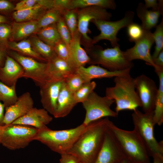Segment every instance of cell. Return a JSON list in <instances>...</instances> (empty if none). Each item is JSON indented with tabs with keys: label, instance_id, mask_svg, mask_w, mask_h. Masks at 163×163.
Instances as JSON below:
<instances>
[{
	"label": "cell",
	"instance_id": "cell-6",
	"mask_svg": "<svg viewBox=\"0 0 163 163\" xmlns=\"http://www.w3.org/2000/svg\"><path fill=\"white\" fill-rule=\"evenodd\" d=\"M132 114L134 129L144 144L150 156L155 154L163 155V142H158L154 134L155 125L153 120V113H142L137 109Z\"/></svg>",
	"mask_w": 163,
	"mask_h": 163
},
{
	"label": "cell",
	"instance_id": "cell-9",
	"mask_svg": "<svg viewBox=\"0 0 163 163\" xmlns=\"http://www.w3.org/2000/svg\"><path fill=\"white\" fill-rule=\"evenodd\" d=\"M134 13L131 11H126L122 19L115 21L104 20H92L93 23L100 31L99 35L94 37L93 45L102 40L109 41L113 47L118 45L120 39L117 36L118 31L122 28L127 27L133 22Z\"/></svg>",
	"mask_w": 163,
	"mask_h": 163
},
{
	"label": "cell",
	"instance_id": "cell-49",
	"mask_svg": "<svg viewBox=\"0 0 163 163\" xmlns=\"http://www.w3.org/2000/svg\"><path fill=\"white\" fill-rule=\"evenodd\" d=\"M4 50L0 47V65L2 63L4 57Z\"/></svg>",
	"mask_w": 163,
	"mask_h": 163
},
{
	"label": "cell",
	"instance_id": "cell-2",
	"mask_svg": "<svg viewBox=\"0 0 163 163\" xmlns=\"http://www.w3.org/2000/svg\"><path fill=\"white\" fill-rule=\"evenodd\" d=\"M107 126L130 163H150V156L136 131L120 128L108 119Z\"/></svg>",
	"mask_w": 163,
	"mask_h": 163
},
{
	"label": "cell",
	"instance_id": "cell-43",
	"mask_svg": "<svg viewBox=\"0 0 163 163\" xmlns=\"http://www.w3.org/2000/svg\"><path fill=\"white\" fill-rule=\"evenodd\" d=\"M38 5L48 10L54 8V0H37Z\"/></svg>",
	"mask_w": 163,
	"mask_h": 163
},
{
	"label": "cell",
	"instance_id": "cell-23",
	"mask_svg": "<svg viewBox=\"0 0 163 163\" xmlns=\"http://www.w3.org/2000/svg\"><path fill=\"white\" fill-rule=\"evenodd\" d=\"M163 12L159 9L157 11L148 10L144 4L139 3L136 8V13L142 22L141 26L145 30H151L156 27L161 14Z\"/></svg>",
	"mask_w": 163,
	"mask_h": 163
},
{
	"label": "cell",
	"instance_id": "cell-27",
	"mask_svg": "<svg viewBox=\"0 0 163 163\" xmlns=\"http://www.w3.org/2000/svg\"><path fill=\"white\" fill-rule=\"evenodd\" d=\"M7 46L10 49L24 54V56L46 62H48L32 47L30 40H24L19 42L14 41L8 42Z\"/></svg>",
	"mask_w": 163,
	"mask_h": 163
},
{
	"label": "cell",
	"instance_id": "cell-48",
	"mask_svg": "<svg viewBox=\"0 0 163 163\" xmlns=\"http://www.w3.org/2000/svg\"><path fill=\"white\" fill-rule=\"evenodd\" d=\"M152 158L153 163H163V155L155 154Z\"/></svg>",
	"mask_w": 163,
	"mask_h": 163
},
{
	"label": "cell",
	"instance_id": "cell-40",
	"mask_svg": "<svg viewBox=\"0 0 163 163\" xmlns=\"http://www.w3.org/2000/svg\"><path fill=\"white\" fill-rule=\"evenodd\" d=\"M11 27L5 23H0V44L7 46L8 40L11 34Z\"/></svg>",
	"mask_w": 163,
	"mask_h": 163
},
{
	"label": "cell",
	"instance_id": "cell-15",
	"mask_svg": "<svg viewBox=\"0 0 163 163\" xmlns=\"http://www.w3.org/2000/svg\"><path fill=\"white\" fill-rule=\"evenodd\" d=\"M64 81L51 80L40 88L41 102L43 108L53 116L58 97Z\"/></svg>",
	"mask_w": 163,
	"mask_h": 163
},
{
	"label": "cell",
	"instance_id": "cell-13",
	"mask_svg": "<svg viewBox=\"0 0 163 163\" xmlns=\"http://www.w3.org/2000/svg\"><path fill=\"white\" fill-rule=\"evenodd\" d=\"M154 42L153 36L151 30H144L143 36L135 42L134 46L123 51L124 55L129 61L141 60L145 61L147 64L153 66L155 70H157L161 68L154 64L150 53L151 49Z\"/></svg>",
	"mask_w": 163,
	"mask_h": 163
},
{
	"label": "cell",
	"instance_id": "cell-8",
	"mask_svg": "<svg viewBox=\"0 0 163 163\" xmlns=\"http://www.w3.org/2000/svg\"><path fill=\"white\" fill-rule=\"evenodd\" d=\"M115 101L106 96L101 97L93 91L82 103L86 111L82 124L87 126L96 120L107 117H116L117 115L110 107Z\"/></svg>",
	"mask_w": 163,
	"mask_h": 163
},
{
	"label": "cell",
	"instance_id": "cell-21",
	"mask_svg": "<svg viewBox=\"0 0 163 163\" xmlns=\"http://www.w3.org/2000/svg\"><path fill=\"white\" fill-rule=\"evenodd\" d=\"M47 63L48 72L51 80L64 81L76 72L77 69L72 64L57 56Z\"/></svg>",
	"mask_w": 163,
	"mask_h": 163
},
{
	"label": "cell",
	"instance_id": "cell-12",
	"mask_svg": "<svg viewBox=\"0 0 163 163\" xmlns=\"http://www.w3.org/2000/svg\"><path fill=\"white\" fill-rule=\"evenodd\" d=\"M134 80L144 113H153L158 91L155 82L144 74L137 76Z\"/></svg>",
	"mask_w": 163,
	"mask_h": 163
},
{
	"label": "cell",
	"instance_id": "cell-34",
	"mask_svg": "<svg viewBox=\"0 0 163 163\" xmlns=\"http://www.w3.org/2000/svg\"><path fill=\"white\" fill-rule=\"evenodd\" d=\"M96 86V83L94 81L85 82L74 93L75 100L77 104L82 103L94 91Z\"/></svg>",
	"mask_w": 163,
	"mask_h": 163
},
{
	"label": "cell",
	"instance_id": "cell-41",
	"mask_svg": "<svg viewBox=\"0 0 163 163\" xmlns=\"http://www.w3.org/2000/svg\"><path fill=\"white\" fill-rule=\"evenodd\" d=\"M37 6H39L37 0H23L16 4L14 10L15 11H21Z\"/></svg>",
	"mask_w": 163,
	"mask_h": 163
},
{
	"label": "cell",
	"instance_id": "cell-35",
	"mask_svg": "<svg viewBox=\"0 0 163 163\" xmlns=\"http://www.w3.org/2000/svg\"><path fill=\"white\" fill-rule=\"evenodd\" d=\"M156 29L152 33L155 46L154 52L152 56V59L156 58L160 53L163 50V20L157 25Z\"/></svg>",
	"mask_w": 163,
	"mask_h": 163
},
{
	"label": "cell",
	"instance_id": "cell-4",
	"mask_svg": "<svg viewBox=\"0 0 163 163\" xmlns=\"http://www.w3.org/2000/svg\"><path fill=\"white\" fill-rule=\"evenodd\" d=\"M88 125L82 123L74 128L59 130H53L47 126L38 130L35 140L61 155L69 151Z\"/></svg>",
	"mask_w": 163,
	"mask_h": 163
},
{
	"label": "cell",
	"instance_id": "cell-1",
	"mask_svg": "<svg viewBox=\"0 0 163 163\" xmlns=\"http://www.w3.org/2000/svg\"><path fill=\"white\" fill-rule=\"evenodd\" d=\"M108 119L105 117L90 123L68 152L84 163H94L104 142Z\"/></svg>",
	"mask_w": 163,
	"mask_h": 163
},
{
	"label": "cell",
	"instance_id": "cell-3",
	"mask_svg": "<svg viewBox=\"0 0 163 163\" xmlns=\"http://www.w3.org/2000/svg\"><path fill=\"white\" fill-rule=\"evenodd\" d=\"M114 86L107 88L106 96L116 103L115 111L119 113L124 110H134L141 104L136 91L134 78L130 75L115 77Z\"/></svg>",
	"mask_w": 163,
	"mask_h": 163
},
{
	"label": "cell",
	"instance_id": "cell-36",
	"mask_svg": "<svg viewBox=\"0 0 163 163\" xmlns=\"http://www.w3.org/2000/svg\"><path fill=\"white\" fill-rule=\"evenodd\" d=\"M127 32L129 40L131 42H135L143 36L144 30L141 25L133 22L127 27Z\"/></svg>",
	"mask_w": 163,
	"mask_h": 163
},
{
	"label": "cell",
	"instance_id": "cell-42",
	"mask_svg": "<svg viewBox=\"0 0 163 163\" xmlns=\"http://www.w3.org/2000/svg\"><path fill=\"white\" fill-rule=\"evenodd\" d=\"M60 155L59 163H79L80 161L76 156L71 153L66 152Z\"/></svg>",
	"mask_w": 163,
	"mask_h": 163
},
{
	"label": "cell",
	"instance_id": "cell-26",
	"mask_svg": "<svg viewBox=\"0 0 163 163\" xmlns=\"http://www.w3.org/2000/svg\"><path fill=\"white\" fill-rule=\"evenodd\" d=\"M93 6L112 10L115 9L117 7L113 0H70L66 9H79Z\"/></svg>",
	"mask_w": 163,
	"mask_h": 163
},
{
	"label": "cell",
	"instance_id": "cell-5",
	"mask_svg": "<svg viewBox=\"0 0 163 163\" xmlns=\"http://www.w3.org/2000/svg\"><path fill=\"white\" fill-rule=\"evenodd\" d=\"M85 51L90 58L89 64L101 65L110 71L131 69L134 66L132 62L126 59L119 45L105 49L100 46L93 45Z\"/></svg>",
	"mask_w": 163,
	"mask_h": 163
},
{
	"label": "cell",
	"instance_id": "cell-33",
	"mask_svg": "<svg viewBox=\"0 0 163 163\" xmlns=\"http://www.w3.org/2000/svg\"><path fill=\"white\" fill-rule=\"evenodd\" d=\"M78 9H65L62 18L68 28L72 37L77 30Z\"/></svg>",
	"mask_w": 163,
	"mask_h": 163
},
{
	"label": "cell",
	"instance_id": "cell-22",
	"mask_svg": "<svg viewBox=\"0 0 163 163\" xmlns=\"http://www.w3.org/2000/svg\"><path fill=\"white\" fill-rule=\"evenodd\" d=\"M74 93L68 88L65 82L58 97L55 118L63 117L68 115L77 104Z\"/></svg>",
	"mask_w": 163,
	"mask_h": 163
},
{
	"label": "cell",
	"instance_id": "cell-19",
	"mask_svg": "<svg viewBox=\"0 0 163 163\" xmlns=\"http://www.w3.org/2000/svg\"><path fill=\"white\" fill-rule=\"evenodd\" d=\"M24 73L20 65L11 57L7 55L4 66H0V81L8 86L16 85L18 79L23 77Z\"/></svg>",
	"mask_w": 163,
	"mask_h": 163
},
{
	"label": "cell",
	"instance_id": "cell-30",
	"mask_svg": "<svg viewBox=\"0 0 163 163\" xmlns=\"http://www.w3.org/2000/svg\"><path fill=\"white\" fill-rule=\"evenodd\" d=\"M34 50L47 61L57 56L53 47L46 44L38 37H32L30 40Z\"/></svg>",
	"mask_w": 163,
	"mask_h": 163
},
{
	"label": "cell",
	"instance_id": "cell-44",
	"mask_svg": "<svg viewBox=\"0 0 163 163\" xmlns=\"http://www.w3.org/2000/svg\"><path fill=\"white\" fill-rule=\"evenodd\" d=\"M14 6L10 2L6 0H0V11H6L14 10Z\"/></svg>",
	"mask_w": 163,
	"mask_h": 163
},
{
	"label": "cell",
	"instance_id": "cell-16",
	"mask_svg": "<svg viewBox=\"0 0 163 163\" xmlns=\"http://www.w3.org/2000/svg\"><path fill=\"white\" fill-rule=\"evenodd\" d=\"M34 102L30 93L26 92L18 97L13 105L5 107L3 123L4 125L11 124L25 115L33 107Z\"/></svg>",
	"mask_w": 163,
	"mask_h": 163
},
{
	"label": "cell",
	"instance_id": "cell-52",
	"mask_svg": "<svg viewBox=\"0 0 163 163\" xmlns=\"http://www.w3.org/2000/svg\"><path fill=\"white\" fill-rule=\"evenodd\" d=\"M119 163H130V162L128 159L126 158Z\"/></svg>",
	"mask_w": 163,
	"mask_h": 163
},
{
	"label": "cell",
	"instance_id": "cell-47",
	"mask_svg": "<svg viewBox=\"0 0 163 163\" xmlns=\"http://www.w3.org/2000/svg\"><path fill=\"white\" fill-rule=\"evenodd\" d=\"M5 108L4 104L1 102L0 101V125L4 126L3 122L4 118V110Z\"/></svg>",
	"mask_w": 163,
	"mask_h": 163
},
{
	"label": "cell",
	"instance_id": "cell-51",
	"mask_svg": "<svg viewBox=\"0 0 163 163\" xmlns=\"http://www.w3.org/2000/svg\"><path fill=\"white\" fill-rule=\"evenodd\" d=\"M4 129V126H2L0 125V143L1 139L2 134Z\"/></svg>",
	"mask_w": 163,
	"mask_h": 163
},
{
	"label": "cell",
	"instance_id": "cell-7",
	"mask_svg": "<svg viewBox=\"0 0 163 163\" xmlns=\"http://www.w3.org/2000/svg\"><path fill=\"white\" fill-rule=\"evenodd\" d=\"M38 130L22 125H4L0 143L11 150L24 148L35 140Z\"/></svg>",
	"mask_w": 163,
	"mask_h": 163
},
{
	"label": "cell",
	"instance_id": "cell-38",
	"mask_svg": "<svg viewBox=\"0 0 163 163\" xmlns=\"http://www.w3.org/2000/svg\"><path fill=\"white\" fill-rule=\"evenodd\" d=\"M56 27L61 39L68 46L71 41L72 36L62 17L56 23Z\"/></svg>",
	"mask_w": 163,
	"mask_h": 163
},
{
	"label": "cell",
	"instance_id": "cell-17",
	"mask_svg": "<svg viewBox=\"0 0 163 163\" xmlns=\"http://www.w3.org/2000/svg\"><path fill=\"white\" fill-rule=\"evenodd\" d=\"M53 119L44 109L33 107L25 115L12 123L31 126L41 129L46 127V125Z\"/></svg>",
	"mask_w": 163,
	"mask_h": 163
},
{
	"label": "cell",
	"instance_id": "cell-53",
	"mask_svg": "<svg viewBox=\"0 0 163 163\" xmlns=\"http://www.w3.org/2000/svg\"><path fill=\"white\" fill-rule=\"evenodd\" d=\"M79 163H83L82 162H81V161H80Z\"/></svg>",
	"mask_w": 163,
	"mask_h": 163
},
{
	"label": "cell",
	"instance_id": "cell-31",
	"mask_svg": "<svg viewBox=\"0 0 163 163\" xmlns=\"http://www.w3.org/2000/svg\"><path fill=\"white\" fill-rule=\"evenodd\" d=\"M64 10L55 8L47 10L37 20L40 30L50 25L56 24L62 17L63 12Z\"/></svg>",
	"mask_w": 163,
	"mask_h": 163
},
{
	"label": "cell",
	"instance_id": "cell-50",
	"mask_svg": "<svg viewBox=\"0 0 163 163\" xmlns=\"http://www.w3.org/2000/svg\"><path fill=\"white\" fill-rule=\"evenodd\" d=\"M7 21V18L5 16L0 14V23H5Z\"/></svg>",
	"mask_w": 163,
	"mask_h": 163
},
{
	"label": "cell",
	"instance_id": "cell-20",
	"mask_svg": "<svg viewBox=\"0 0 163 163\" xmlns=\"http://www.w3.org/2000/svg\"><path fill=\"white\" fill-rule=\"evenodd\" d=\"M82 36L78 30L72 37V40L68 46L70 62L77 69L89 64L90 58L86 51L81 46Z\"/></svg>",
	"mask_w": 163,
	"mask_h": 163
},
{
	"label": "cell",
	"instance_id": "cell-14",
	"mask_svg": "<svg viewBox=\"0 0 163 163\" xmlns=\"http://www.w3.org/2000/svg\"><path fill=\"white\" fill-rule=\"evenodd\" d=\"M126 158L107 126L102 146L94 163H119Z\"/></svg>",
	"mask_w": 163,
	"mask_h": 163
},
{
	"label": "cell",
	"instance_id": "cell-24",
	"mask_svg": "<svg viewBox=\"0 0 163 163\" xmlns=\"http://www.w3.org/2000/svg\"><path fill=\"white\" fill-rule=\"evenodd\" d=\"M11 37L14 40L23 39L40 30L37 21L13 23Z\"/></svg>",
	"mask_w": 163,
	"mask_h": 163
},
{
	"label": "cell",
	"instance_id": "cell-28",
	"mask_svg": "<svg viewBox=\"0 0 163 163\" xmlns=\"http://www.w3.org/2000/svg\"><path fill=\"white\" fill-rule=\"evenodd\" d=\"M47 10L37 6L23 10L15 11L13 13L12 16L17 22L37 21Z\"/></svg>",
	"mask_w": 163,
	"mask_h": 163
},
{
	"label": "cell",
	"instance_id": "cell-46",
	"mask_svg": "<svg viewBox=\"0 0 163 163\" xmlns=\"http://www.w3.org/2000/svg\"><path fill=\"white\" fill-rule=\"evenodd\" d=\"M153 60L154 63L156 66L161 68H163V50Z\"/></svg>",
	"mask_w": 163,
	"mask_h": 163
},
{
	"label": "cell",
	"instance_id": "cell-45",
	"mask_svg": "<svg viewBox=\"0 0 163 163\" xmlns=\"http://www.w3.org/2000/svg\"><path fill=\"white\" fill-rule=\"evenodd\" d=\"M144 4L145 7L148 9L152 8V10L157 11L158 9V2L156 0H145Z\"/></svg>",
	"mask_w": 163,
	"mask_h": 163
},
{
	"label": "cell",
	"instance_id": "cell-39",
	"mask_svg": "<svg viewBox=\"0 0 163 163\" xmlns=\"http://www.w3.org/2000/svg\"><path fill=\"white\" fill-rule=\"evenodd\" d=\"M54 48L58 57L70 63L68 46L64 42L61 40L55 45Z\"/></svg>",
	"mask_w": 163,
	"mask_h": 163
},
{
	"label": "cell",
	"instance_id": "cell-11",
	"mask_svg": "<svg viewBox=\"0 0 163 163\" xmlns=\"http://www.w3.org/2000/svg\"><path fill=\"white\" fill-rule=\"evenodd\" d=\"M9 54L23 68V77L31 79L39 87L51 80L48 72L47 62H39L15 51L11 52Z\"/></svg>",
	"mask_w": 163,
	"mask_h": 163
},
{
	"label": "cell",
	"instance_id": "cell-10",
	"mask_svg": "<svg viewBox=\"0 0 163 163\" xmlns=\"http://www.w3.org/2000/svg\"><path fill=\"white\" fill-rule=\"evenodd\" d=\"M77 30L82 36V44L87 49L93 46L92 39L88 34L91 33L89 23L92 20L110 21L112 15L106 9L96 6L78 9Z\"/></svg>",
	"mask_w": 163,
	"mask_h": 163
},
{
	"label": "cell",
	"instance_id": "cell-37",
	"mask_svg": "<svg viewBox=\"0 0 163 163\" xmlns=\"http://www.w3.org/2000/svg\"><path fill=\"white\" fill-rule=\"evenodd\" d=\"M64 82L68 88L73 93L85 83L80 75L76 72L67 78Z\"/></svg>",
	"mask_w": 163,
	"mask_h": 163
},
{
	"label": "cell",
	"instance_id": "cell-32",
	"mask_svg": "<svg viewBox=\"0 0 163 163\" xmlns=\"http://www.w3.org/2000/svg\"><path fill=\"white\" fill-rule=\"evenodd\" d=\"M16 86H8L0 81V101L3 102L5 107L13 105L18 100Z\"/></svg>",
	"mask_w": 163,
	"mask_h": 163
},
{
	"label": "cell",
	"instance_id": "cell-18",
	"mask_svg": "<svg viewBox=\"0 0 163 163\" xmlns=\"http://www.w3.org/2000/svg\"><path fill=\"white\" fill-rule=\"evenodd\" d=\"M131 69L110 71L99 66L92 65L88 67H80L76 72L82 78L85 82H89L94 79L102 78H110L130 75Z\"/></svg>",
	"mask_w": 163,
	"mask_h": 163
},
{
	"label": "cell",
	"instance_id": "cell-29",
	"mask_svg": "<svg viewBox=\"0 0 163 163\" xmlns=\"http://www.w3.org/2000/svg\"><path fill=\"white\" fill-rule=\"evenodd\" d=\"M37 34L40 40L53 47L61 40L57 30L56 24L40 29Z\"/></svg>",
	"mask_w": 163,
	"mask_h": 163
},
{
	"label": "cell",
	"instance_id": "cell-25",
	"mask_svg": "<svg viewBox=\"0 0 163 163\" xmlns=\"http://www.w3.org/2000/svg\"><path fill=\"white\" fill-rule=\"evenodd\" d=\"M158 76L159 85L153 111V119L155 125L163 123V68L155 71Z\"/></svg>",
	"mask_w": 163,
	"mask_h": 163
}]
</instances>
